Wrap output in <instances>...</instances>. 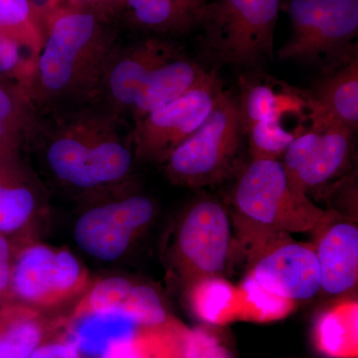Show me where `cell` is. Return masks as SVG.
<instances>
[{"mask_svg": "<svg viewBox=\"0 0 358 358\" xmlns=\"http://www.w3.org/2000/svg\"><path fill=\"white\" fill-rule=\"evenodd\" d=\"M39 113L22 84L0 81V124L23 131L29 138Z\"/></svg>", "mask_w": 358, "mask_h": 358, "instance_id": "4316f807", "label": "cell"}, {"mask_svg": "<svg viewBox=\"0 0 358 358\" xmlns=\"http://www.w3.org/2000/svg\"><path fill=\"white\" fill-rule=\"evenodd\" d=\"M86 272L74 254L43 244L26 247L11 273L14 293L33 306L57 305L83 288Z\"/></svg>", "mask_w": 358, "mask_h": 358, "instance_id": "8fae6325", "label": "cell"}, {"mask_svg": "<svg viewBox=\"0 0 358 358\" xmlns=\"http://www.w3.org/2000/svg\"><path fill=\"white\" fill-rule=\"evenodd\" d=\"M281 0H211L200 24L207 57L221 65L256 68L274 59Z\"/></svg>", "mask_w": 358, "mask_h": 358, "instance_id": "277c9868", "label": "cell"}, {"mask_svg": "<svg viewBox=\"0 0 358 358\" xmlns=\"http://www.w3.org/2000/svg\"><path fill=\"white\" fill-rule=\"evenodd\" d=\"M231 221L217 200L193 202L181 216L173 245V267L185 289L204 278L222 275L231 250Z\"/></svg>", "mask_w": 358, "mask_h": 358, "instance_id": "9c48e42d", "label": "cell"}, {"mask_svg": "<svg viewBox=\"0 0 358 358\" xmlns=\"http://www.w3.org/2000/svg\"><path fill=\"white\" fill-rule=\"evenodd\" d=\"M291 35L278 60L324 69L357 55L358 0H289Z\"/></svg>", "mask_w": 358, "mask_h": 358, "instance_id": "5b68a950", "label": "cell"}, {"mask_svg": "<svg viewBox=\"0 0 358 358\" xmlns=\"http://www.w3.org/2000/svg\"><path fill=\"white\" fill-rule=\"evenodd\" d=\"M250 274L264 289L294 303L320 292V271L315 246L285 238L257 257Z\"/></svg>", "mask_w": 358, "mask_h": 358, "instance_id": "7c38bea8", "label": "cell"}, {"mask_svg": "<svg viewBox=\"0 0 358 358\" xmlns=\"http://www.w3.org/2000/svg\"><path fill=\"white\" fill-rule=\"evenodd\" d=\"M185 289L190 310L204 324L222 327L240 320L238 288L222 275L199 280Z\"/></svg>", "mask_w": 358, "mask_h": 358, "instance_id": "44dd1931", "label": "cell"}, {"mask_svg": "<svg viewBox=\"0 0 358 358\" xmlns=\"http://www.w3.org/2000/svg\"><path fill=\"white\" fill-rule=\"evenodd\" d=\"M121 126L107 110L91 103L39 115L26 145L54 185L84 199L129 182L134 155Z\"/></svg>", "mask_w": 358, "mask_h": 358, "instance_id": "6da1fadb", "label": "cell"}, {"mask_svg": "<svg viewBox=\"0 0 358 358\" xmlns=\"http://www.w3.org/2000/svg\"><path fill=\"white\" fill-rule=\"evenodd\" d=\"M243 136L237 96L224 90L203 124L162 164L164 173L185 187L220 182L235 164Z\"/></svg>", "mask_w": 358, "mask_h": 358, "instance_id": "8992f818", "label": "cell"}, {"mask_svg": "<svg viewBox=\"0 0 358 358\" xmlns=\"http://www.w3.org/2000/svg\"><path fill=\"white\" fill-rule=\"evenodd\" d=\"M0 33L20 42L37 57L44 28L31 0H0Z\"/></svg>", "mask_w": 358, "mask_h": 358, "instance_id": "603a6c76", "label": "cell"}, {"mask_svg": "<svg viewBox=\"0 0 358 358\" xmlns=\"http://www.w3.org/2000/svg\"><path fill=\"white\" fill-rule=\"evenodd\" d=\"M207 72L203 66L183 54L160 66L143 85L129 110L133 122L189 91Z\"/></svg>", "mask_w": 358, "mask_h": 358, "instance_id": "d6986e66", "label": "cell"}, {"mask_svg": "<svg viewBox=\"0 0 358 358\" xmlns=\"http://www.w3.org/2000/svg\"><path fill=\"white\" fill-rule=\"evenodd\" d=\"M35 59L31 52L20 42L0 33V75L15 77L24 85Z\"/></svg>", "mask_w": 358, "mask_h": 358, "instance_id": "f1b7e54d", "label": "cell"}, {"mask_svg": "<svg viewBox=\"0 0 358 358\" xmlns=\"http://www.w3.org/2000/svg\"><path fill=\"white\" fill-rule=\"evenodd\" d=\"M320 265V292L343 296L358 281V227L348 220L331 224L315 246Z\"/></svg>", "mask_w": 358, "mask_h": 358, "instance_id": "e0dca14e", "label": "cell"}, {"mask_svg": "<svg viewBox=\"0 0 358 358\" xmlns=\"http://www.w3.org/2000/svg\"><path fill=\"white\" fill-rule=\"evenodd\" d=\"M238 288L240 320L266 322L284 319L294 310L296 303L271 293L247 274Z\"/></svg>", "mask_w": 358, "mask_h": 358, "instance_id": "cb8c5ba5", "label": "cell"}, {"mask_svg": "<svg viewBox=\"0 0 358 358\" xmlns=\"http://www.w3.org/2000/svg\"><path fill=\"white\" fill-rule=\"evenodd\" d=\"M285 121L271 117L252 124L245 131L252 160H279L282 157L289 145L301 134L289 129Z\"/></svg>", "mask_w": 358, "mask_h": 358, "instance_id": "484cf974", "label": "cell"}, {"mask_svg": "<svg viewBox=\"0 0 358 358\" xmlns=\"http://www.w3.org/2000/svg\"><path fill=\"white\" fill-rule=\"evenodd\" d=\"M77 345L72 341L46 343L35 348L29 358H81Z\"/></svg>", "mask_w": 358, "mask_h": 358, "instance_id": "f546056e", "label": "cell"}, {"mask_svg": "<svg viewBox=\"0 0 358 358\" xmlns=\"http://www.w3.org/2000/svg\"><path fill=\"white\" fill-rule=\"evenodd\" d=\"M315 108L313 129L358 127L357 55L324 69V76L308 90Z\"/></svg>", "mask_w": 358, "mask_h": 358, "instance_id": "2e32d148", "label": "cell"}, {"mask_svg": "<svg viewBox=\"0 0 358 358\" xmlns=\"http://www.w3.org/2000/svg\"><path fill=\"white\" fill-rule=\"evenodd\" d=\"M86 208L74 227L77 246L100 262H115L154 220L157 207L129 182L84 197Z\"/></svg>", "mask_w": 358, "mask_h": 358, "instance_id": "52a82bcc", "label": "cell"}, {"mask_svg": "<svg viewBox=\"0 0 358 358\" xmlns=\"http://www.w3.org/2000/svg\"><path fill=\"white\" fill-rule=\"evenodd\" d=\"M46 188L18 150L0 152V234L16 232L41 215Z\"/></svg>", "mask_w": 358, "mask_h": 358, "instance_id": "5bb4252c", "label": "cell"}, {"mask_svg": "<svg viewBox=\"0 0 358 358\" xmlns=\"http://www.w3.org/2000/svg\"><path fill=\"white\" fill-rule=\"evenodd\" d=\"M237 96L244 134L264 120L296 119L312 127L313 103L308 90H301L262 73H249L239 78Z\"/></svg>", "mask_w": 358, "mask_h": 358, "instance_id": "4fadbf2b", "label": "cell"}, {"mask_svg": "<svg viewBox=\"0 0 358 358\" xmlns=\"http://www.w3.org/2000/svg\"><path fill=\"white\" fill-rule=\"evenodd\" d=\"M208 0H122L129 23L150 36H179L199 29Z\"/></svg>", "mask_w": 358, "mask_h": 358, "instance_id": "ac0fdd59", "label": "cell"}, {"mask_svg": "<svg viewBox=\"0 0 358 358\" xmlns=\"http://www.w3.org/2000/svg\"><path fill=\"white\" fill-rule=\"evenodd\" d=\"M232 203L254 260L291 233L310 232L333 216L294 187L281 160H251L238 179Z\"/></svg>", "mask_w": 358, "mask_h": 358, "instance_id": "3957f363", "label": "cell"}, {"mask_svg": "<svg viewBox=\"0 0 358 358\" xmlns=\"http://www.w3.org/2000/svg\"><path fill=\"white\" fill-rule=\"evenodd\" d=\"M74 1H90V0H74Z\"/></svg>", "mask_w": 358, "mask_h": 358, "instance_id": "1f68e13d", "label": "cell"}, {"mask_svg": "<svg viewBox=\"0 0 358 358\" xmlns=\"http://www.w3.org/2000/svg\"><path fill=\"white\" fill-rule=\"evenodd\" d=\"M115 35L93 11L61 9L44 28V39L25 82L39 115L95 103Z\"/></svg>", "mask_w": 358, "mask_h": 358, "instance_id": "7a4b0ae2", "label": "cell"}, {"mask_svg": "<svg viewBox=\"0 0 358 358\" xmlns=\"http://www.w3.org/2000/svg\"><path fill=\"white\" fill-rule=\"evenodd\" d=\"M13 268L10 265V247L6 238L0 234V292L10 285Z\"/></svg>", "mask_w": 358, "mask_h": 358, "instance_id": "4dcf8cb0", "label": "cell"}, {"mask_svg": "<svg viewBox=\"0 0 358 358\" xmlns=\"http://www.w3.org/2000/svg\"><path fill=\"white\" fill-rule=\"evenodd\" d=\"M216 327L203 324L188 329L178 322L174 329V358H235Z\"/></svg>", "mask_w": 358, "mask_h": 358, "instance_id": "d4e9b609", "label": "cell"}, {"mask_svg": "<svg viewBox=\"0 0 358 358\" xmlns=\"http://www.w3.org/2000/svg\"><path fill=\"white\" fill-rule=\"evenodd\" d=\"M41 341L42 329L34 317L17 320L0 336V358H29Z\"/></svg>", "mask_w": 358, "mask_h": 358, "instance_id": "83f0119b", "label": "cell"}, {"mask_svg": "<svg viewBox=\"0 0 358 358\" xmlns=\"http://www.w3.org/2000/svg\"><path fill=\"white\" fill-rule=\"evenodd\" d=\"M76 319L71 341L77 345L81 355L93 358L102 357L115 341L134 338L143 329L128 317L115 313H86Z\"/></svg>", "mask_w": 358, "mask_h": 358, "instance_id": "7402d4cb", "label": "cell"}, {"mask_svg": "<svg viewBox=\"0 0 358 358\" xmlns=\"http://www.w3.org/2000/svg\"><path fill=\"white\" fill-rule=\"evenodd\" d=\"M357 301L345 300L320 313L313 326V345L327 358H357Z\"/></svg>", "mask_w": 358, "mask_h": 358, "instance_id": "ffe728a7", "label": "cell"}, {"mask_svg": "<svg viewBox=\"0 0 358 358\" xmlns=\"http://www.w3.org/2000/svg\"><path fill=\"white\" fill-rule=\"evenodd\" d=\"M355 131L341 126L312 129L303 154L285 169L294 187L301 192L327 185L345 169Z\"/></svg>", "mask_w": 358, "mask_h": 358, "instance_id": "9a60e30c", "label": "cell"}, {"mask_svg": "<svg viewBox=\"0 0 358 358\" xmlns=\"http://www.w3.org/2000/svg\"><path fill=\"white\" fill-rule=\"evenodd\" d=\"M180 55L178 45L162 37L150 36L129 46L115 47L94 103L122 122L155 71Z\"/></svg>", "mask_w": 358, "mask_h": 358, "instance_id": "30bf717a", "label": "cell"}, {"mask_svg": "<svg viewBox=\"0 0 358 358\" xmlns=\"http://www.w3.org/2000/svg\"><path fill=\"white\" fill-rule=\"evenodd\" d=\"M223 91L216 71L208 70L189 91L133 122L128 138L134 159L164 164L203 124Z\"/></svg>", "mask_w": 358, "mask_h": 358, "instance_id": "ba28073f", "label": "cell"}, {"mask_svg": "<svg viewBox=\"0 0 358 358\" xmlns=\"http://www.w3.org/2000/svg\"><path fill=\"white\" fill-rule=\"evenodd\" d=\"M115 1H117V3H119V4H122V0H115Z\"/></svg>", "mask_w": 358, "mask_h": 358, "instance_id": "d6a6232c", "label": "cell"}]
</instances>
